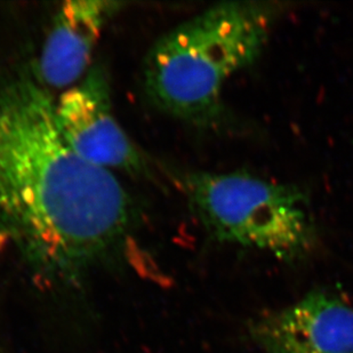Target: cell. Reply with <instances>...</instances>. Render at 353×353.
<instances>
[{
    "instance_id": "1",
    "label": "cell",
    "mask_w": 353,
    "mask_h": 353,
    "mask_svg": "<svg viewBox=\"0 0 353 353\" xmlns=\"http://www.w3.org/2000/svg\"><path fill=\"white\" fill-rule=\"evenodd\" d=\"M55 103L34 70L0 74V234L43 279L74 283L128 241L135 210L69 147Z\"/></svg>"
},
{
    "instance_id": "2",
    "label": "cell",
    "mask_w": 353,
    "mask_h": 353,
    "mask_svg": "<svg viewBox=\"0 0 353 353\" xmlns=\"http://www.w3.org/2000/svg\"><path fill=\"white\" fill-rule=\"evenodd\" d=\"M283 12L279 3L224 1L174 28L145 57L148 99L184 123L227 128L224 86L262 55Z\"/></svg>"
},
{
    "instance_id": "3",
    "label": "cell",
    "mask_w": 353,
    "mask_h": 353,
    "mask_svg": "<svg viewBox=\"0 0 353 353\" xmlns=\"http://www.w3.org/2000/svg\"><path fill=\"white\" fill-rule=\"evenodd\" d=\"M174 180L190 210L219 241L281 260L300 259L316 241L307 196L293 184L248 172L177 170Z\"/></svg>"
},
{
    "instance_id": "4",
    "label": "cell",
    "mask_w": 353,
    "mask_h": 353,
    "mask_svg": "<svg viewBox=\"0 0 353 353\" xmlns=\"http://www.w3.org/2000/svg\"><path fill=\"white\" fill-rule=\"evenodd\" d=\"M57 125L81 159L103 170L144 174L149 163L114 117L107 71L94 64L55 103Z\"/></svg>"
},
{
    "instance_id": "5",
    "label": "cell",
    "mask_w": 353,
    "mask_h": 353,
    "mask_svg": "<svg viewBox=\"0 0 353 353\" xmlns=\"http://www.w3.org/2000/svg\"><path fill=\"white\" fill-rule=\"evenodd\" d=\"M250 330L265 353H353V307L321 292L263 314Z\"/></svg>"
},
{
    "instance_id": "6",
    "label": "cell",
    "mask_w": 353,
    "mask_h": 353,
    "mask_svg": "<svg viewBox=\"0 0 353 353\" xmlns=\"http://www.w3.org/2000/svg\"><path fill=\"white\" fill-rule=\"evenodd\" d=\"M125 3L72 0L62 3L54 17L34 70L48 90H65L90 71L94 50L104 27Z\"/></svg>"
},
{
    "instance_id": "7",
    "label": "cell",
    "mask_w": 353,
    "mask_h": 353,
    "mask_svg": "<svg viewBox=\"0 0 353 353\" xmlns=\"http://www.w3.org/2000/svg\"><path fill=\"white\" fill-rule=\"evenodd\" d=\"M7 241H8V240H7L6 236H3V234H0V250H1L3 247H5V245H6Z\"/></svg>"
}]
</instances>
